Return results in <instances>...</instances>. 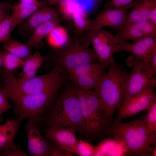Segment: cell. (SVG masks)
I'll return each instance as SVG.
<instances>
[{
    "mask_svg": "<svg viewBox=\"0 0 156 156\" xmlns=\"http://www.w3.org/2000/svg\"><path fill=\"white\" fill-rule=\"evenodd\" d=\"M57 94L41 118L39 128L46 130L53 126H74L77 128L78 131L84 132L85 125L75 84Z\"/></svg>",
    "mask_w": 156,
    "mask_h": 156,
    "instance_id": "1",
    "label": "cell"
},
{
    "mask_svg": "<svg viewBox=\"0 0 156 156\" xmlns=\"http://www.w3.org/2000/svg\"><path fill=\"white\" fill-rule=\"evenodd\" d=\"M76 90L85 125L86 140L96 141L104 139L112 121L106 115L96 91L79 88Z\"/></svg>",
    "mask_w": 156,
    "mask_h": 156,
    "instance_id": "2",
    "label": "cell"
},
{
    "mask_svg": "<svg viewBox=\"0 0 156 156\" xmlns=\"http://www.w3.org/2000/svg\"><path fill=\"white\" fill-rule=\"evenodd\" d=\"M65 72L56 67L44 74L20 81L12 72L2 69L0 72L1 91L8 99L18 96L34 94L46 90L65 80Z\"/></svg>",
    "mask_w": 156,
    "mask_h": 156,
    "instance_id": "3",
    "label": "cell"
},
{
    "mask_svg": "<svg viewBox=\"0 0 156 156\" xmlns=\"http://www.w3.org/2000/svg\"><path fill=\"white\" fill-rule=\"evenodd\" d=\"M108 68L94 89L107 117L112 121L115 112L121 103L129 73L115 62Z\"/></svg>",
    "mask_w": 156,
    "mask_h": 156,
    "instance_id": "4",
    "label": "cell"
},
{
    "mask_svg": "<svg viewBox=\"0 0 156 156\" xmlns=\"http://www.w3.org/2000/svg\"><path fill=\"white\" fill-rule=\"evenodd\" d=\"M76 36L70 38L68 43L57 49H51L44 60L52 61L53 67H56L66 73L80 64L97 62L96 55L93 50L88 47L90 41L84 36Z\"/></svg>",
    "mask_w": 156,
    "mask_h": 156,
    "instance_id": "5",
    "label": "cell"
},
{
    "mask_svg": "<svg viewBox=\"0 0 156 156\" xmlns=\"http://www.w3.org/2000/svg\"><path fill=\"white\" fill-rule=\"evenodd\" d=\"M63 83H59L41 92L11 98L10 99L14 104L13 108L14 117L24 116L39 127L41 118Z\"/></svg>",
    "mask_w": 156,
    "mask_h": 156,
    "instance_id": "6",
    "label": "cell"
},
{
    "mask_svg": "<svg viewBox=\"0 0 156 156\" xmlns=\"http://www.w3.org/2000/svg\"><path fill=\"white\" fill-rule=\"evenodd\" d=\"M126 63L133 70L129 73L121 103L147 88H154L156 85L155 75L149 71L143 61L131 55L128 57Z\"/></svg>",
    "mask_w": 156,
    "mask_h": 156,
    "instance_id": "7",
    "label": "cell"
},
{
    "mask_svg": "<svg viewBox=\"0 0 156 156\" xmlns=\"http://www.w3.org/2000/svg\"><path fill=\"white\" fill-rule=\"evenodd\" d=\"M133 3L120 8L105 9L91 20V25L86 33L93 36L105 27H112L118 31L124 26L126 15L132 8Z\"/></svg>",
    "mask_w": 156,
    "mask_h": 156,
    "instance_id": "8",
    "label": "cell"
},
{
    "mask_svg": "<svg viewBox=\"0 0 156 156\" xmlns=\"http://www.w3.org/2000/svg\"><path fill=\"white\" fill-rule=\"evenodd\" d=\"M110 137L123 143L128 154L140 156L133 121L124 122L114 120L110 124L107 134L106 137Z\"/></svg>",
    "mask_w": 156,
    "mask_h": 156,
    "instance_id": "9",
    "label": "cell"
},
{
    "mask_svg": "<svg viewBox=\"0 0 156 156\" xmlns=\"http://www.w3.org/2000/svg\"><path fill=\"white\" fill-rule=\"evenodd\" d=\"M156 102L153 88H147L122 102L118 108V115L115 120L121 121L123 119L134 116L148 109Z\"/></svg>",
    "mask_w": 156,
    "mask_h": 156,
    "instance_id": "10",
    "label": "cell"
},
{
    "mask_svg": "<svg viewBox=\"0 0 156 156\" xmlns=\"http://www.w3.org/2000/svg\"><path fill=\"white\" fill-rule=\"evenodd\" d=\"M114 36L111 32L102 29L94 35L91 44L97 59V62L106 69L114 62L116 43Z\"/></svg>",
    "mask_w": 156,
    "mask_h": 156,
    "instance_id": "11",
    "label": "cell"
},
{
    "mask_svg": "<svg viewBox=\"0 0 156 156\" xmlns=\"http://www.w3.org/2000/svg\"><path fill=\"white\" fill-rule=\"evenodd\" d=\"M121 51L130 53L135 57L146 62L150 56L156 52V34L132 43L125 41L116 43L115 52Z\"/></svg>",
    "mask_w": 156,
    "mask_h": 156,
    "instance_id": "12",
    "label": "cell"
},
{
    "mask_svg": "<svg viewBox=\"0 0 156 156\" xmlns=\"http://www.w3.org/2000/svg\"><path fill=\"white\" fill-rule=\"evenodd\" d=\"M77 128L72 126L62 127L52 126L46 130V137L63 149L73 154H77L78 141L75 133Z\"/></svg>",
    "mask_w": 156,
    "mask_h": 156,
    "instance_id": "13",
    "label": "cell"
},
{
    "mask_svg": "<svg viewBox=\"0 0 156 156\" xmlns=\"http://www.w3.org/2000/svg\"><path fill=\"white\" fill-rule=\"evenodd\" d=\"M57 9L47 5L38 9L20 24L18 32L21 36L29 37L37 26L46 21L59 17Z\"/></svg>",
    "mask_w": 156,
    "mask_h": 156,
    "instance_id": "14",
    "label": "cell"
},
{
    "mask_svg": "<svg viewBox=\"0 0 156 156\" xmlns=\"http://www.w3.org/2000/svg\"><path fill=\"white\" fill-rule=\"evenodd\" d=\"M145 116H140L133 120L137 136L140 156H152L153 147L156 145V132L148 127L145 120Z\"/></svg>",
    "mask_w": 156,
    "mask_h": 156,
    "instance_id": "15",
    "label": "cell"
},
{
    "mask_svg": "<svg viewBox=\"0 0 156 156\" xmlns=\"http://www.w3.org/2000/svg\"><path fill=\"white\" fill-rule=\"evenodd\" d=\"M118 31L114 37L116 43L129 40L135 41L156 34V25L145 21L129 25Z\"/></svg>",
    "mask_w": 156,
    "mask_h": 156,
    "instance_id": "16",
    "label": "cell"
},
{
    "mask_svg": "<svg viewBox=\"0 0 156 156\" xmlns=\"http://www.w3.org/2000/svg\"><path fill=\"white\" fill-rule=\"evenodd\" d=\"M25 128L29 153L33 156H49L48 140L40 134L39 127L32 120H28Z\"/></svg>",
    "mask_w": 156,
    "mask_h": 156,
    "instance_id": "17",
    "label": "cell"
},
{
    "mask_svg": "<svg viewBox=\"0 0 156 156\" xmlns=\"http://www.w3.org/2000/svg\"><path fill=\"white\" fill-rule=\"evenodd\" d=\"M25 118L23 116L16 119L8 118L5 123L0 125V151H7L16 147L14 143V138Z\"/></svg>",
    "mask_w": 156,
    "mask_h": 156,
    "instance_id": "18",
    "label": "cell"
},
{
    "mask_svg": "<svg viewBox=\"0 0 156 156\" xmlns=\"http://www.w3.org/2000/svg\"><path fill=\"white\" fill-rule=\"evenodd\" d=\"M155 7L156 0H137L133 3L131 10L127 14L125 23L122 28L134 23L148 21L151 11Z\"/></svg>",
    "mask_w": 156,
    "mask_h": 156,
    "instance_id": "19",
    "label": "cell"
},
{
    "mask_svg": "<svg viewBox=\"0 0 156 156\" xmlns=\"http://www.w3.org/2000/svg\"><path fill=\"white\" fill-rule=\"evenodd\" d=\"M45 5L48 6L47 0H39L37 3L32 4L20 2L13 5V12L10 15L11 18L16 27L38 9Z\"/></svg>",
    "mask_w": 156,
    "mask_h": 156,
    "instance_id": "20",
    "label": "cell"
},
{
    "mask_svg": "<svg viewBox=\"0 0 156 156\" xmlns=\"http://www.w3.org/2000/svg\"><path fill=\"white\" fill-rule=\"evenodd\" d=\"M59 17L44 22L36 27L28 37L26 43L32 48L38 49L44 38L46 37L52 30L59 25L61 21Z\"/></svg>",
    "mask_w": 156,
    "mask_h": 156,
    "instance_id": "21",
    "label": "cell"
},
{
    "mask_svg": "<svg viewBox=\"0 0 156 156\" xmlns=\"http://www.w3.org/2000/svg\"><path fill=\"white\" fill-rule=\"evenodd\" d=\"M44 60V56L38 51L28 57L24 60L22 71L18 74L17 78L20 81H23L35 76Z\"/></svg>",
    "mask_w": 156,
    "mask_h": 156,
    "instance_id": "22",
    "label": "cell"
},
{
    "mask_svg": "<svg viewBox=\"0 0 156 156\" xmlns=\"http://www.w3.org/2000/svg\"><path fill=\"white\" fill-rule=\"evenodd\" d=\"M48 45L53 49H57L65 46L70 38L66 29L59 25L54 28L46 37Z\"/></svg>",
    "mask_w": 156,
    "mask_h": 156,
    "instance_id": "23",
    "label": "cell"
},
{
    "mask_svg": "<svg viewBox=\"0 0 156 156\" xmlns=\"http://www.w3.org/2000/svg\"><path fill=\"white\" fill-rule=\"evenodd\" d=\"M103 68L78 77L73 82L79 88L85 90L94 89L102 75L106 72Z\"/></svg>",
    "mask_w": 156,
    "mask_h": 156,
    "instance_id": "24",
    "label": "cell"
},
{
    "mask_svg": "<svg viewBox=\"0 0 156 156\" xmlns=\"http://www.w3.org/2000/svg\"><path fill=\"white\" fill-rule=\"evenodd\" d=\"M3 47L5 50L24 60L31 55L32 47L12 38H10L5 41Z\"/></svg>",
    "mask_w": 156,
    "mask_h": 156,
    "instance_id": "25",
    "label": "cell"
},
{
    "mask_svg": "<svg viewBox=\"0 0 156 156\" xmlns=\"http://www.w3.org/2000/svg\"><path fill=\"white\" fill-rule=\"evenodd\" d=\"M91 20L88 18L87 12L82 5L78 3L72 18L77 34H81L84 31H88L91 26Z\"/></svg>",
    "mask_w": 156,
    "mask_h": 156,
    "instance_id": "26",
    "label": "cell"
},
{
    "mask_svg": "<svg viewBox=\"0 0 156 156\" xmlns=\"http://www.w3.org/2000/svg\"><path fill=\"white\" fill-rule=\"evenodd\" d=\"M103 68L106 69L98 62L94 63H85L79 65L68 70L66 73L68 78L73 81L79 77Z\"/></svg>",
    "mask_w": 156,
    "mask_h": 156,
    "instance_id": "27",
    "label": "cell"
},
{
    "mask_svg": "<svg viewBox=\"0 0 156 156\" xmlns=\"http://www.w3.org/2000/svg\"><path fill=\"white\" fill-rule=\"evenodd\" d=\"M2 66L3 69L8 72H12L18 68H22L24 60L5 51L0 52Z\"/></svg>",
    "mask_w": 156,
    "mask_h": 156,
    "instance_id": "28",
    "label": "cell"
},
{
    "mask_svg": "<svg viewBox=\"0 0 156 156\" xmlns=\"http://www.w3.org/2000/svg\"><path fill=\"white\" fill-rule=\"evenodd\" d=\"M78 3L76 0H61L55 5L62 18L70 22L72 21V16Z\"/></svg>",
    "mask_w": 156,
    "mask_h": 156,
    "instance_id": "29",
    "label": "cell"
},
{
    "mask_svg": "<svg viewBox=\"0 0 156 156\" xmlns=\"http://www.w3.org/2000/svg\"><path fill=\"white\" fill-rule=\"evenodd\" d=\"M16 27L10 15L0 23V43L4 42L10 38L12 30Z\"/></svg>",
    "mask_w": 156,
    "mask_h": 156,
    "instance_id": "30",
    "label": "cell"
},
{
    "mask_svg": "<svg viewBox=\"0 0 156 156\" xmlns=\"http://www.w3.org/2000/svg\"><path fill=\"white\" fill-rule=\"evenodd\" d=\"M95 150L88 142L80 140L78 141L77 154L80 156L94 155Z\"/></svg>",
    "mask_w": 156,
    "mask_h": 156,
    "instance_id": "31",
    "label": "cell"
},
{
    "mask_svg": "<svg viewBox=\"0 0 156 156\" xmlns=\"http://www.w3.org/2000/svg\"><path fill=\"white\" fill-rule=\"evenodd\" d=\"M145 120L148 128L152 131L156 132V102L148 109Z\"/></svg>",
    "mask_w": 156,
    "mask_h": 156,
    "instance_id": "32",
    "label": "cell"
},
{
    "mask_svg": "<svg viewBox=\"0 0 156 156\" xmlns=\"http://www.w3.org/2000/svg\"><path fill=\"white\" fill-rule=\"evenodd\" d=\"M48 141L49 147V156H73V154L61 148L49 139Z\"/></svg>",
    "mask_w": 156,
    "mask_h": 156,
    "instance_id": "33",
    "label": "cell"
},
{
    "mask_svg": "<svg viewBox=\"0 0 156 156\" xmlns=\"http://www.w3.org/2000/svg\"><path fill=\"white\" fill-rule=\"evenodd\" d=\"M13 5L10 0L7 2L0 1V23L10 15Z\"/></svg>",
    "mask_w": 156,
    "mask_h": 156,
    "instance_id": "34",
    "label": "cell"
},
{
    "mask_svg": "<svg viewBox=\"0 0 156 156\" xmlns=\"http://www.w3.org/2000/svg\"><path fill=\"white\" fill-rule=\"evenodd\" d=\"M134 0H110L105 5V9L120 8H123Z\"/></svg>",
    "mask_w": 156,
    "mask_h": 156,
    "instance_id": "35",
    "label": "cell"
},
{
    "mask_svg": "<svg viewBox=\"0 0 156 156\" xmlns=\"http://www.w3.org/2000/svg\"><path fill=\"white\" fill-rule=\"evenodd\" d=\"M0 89V118L2 114L12 106Z\"/></svg>",
    "mask_w": 156,
    "mask_h": 156,
    "instance_id": "36",
    "label": "cell"
},
{
    "mask_svg": "<svg viewBox=\"0 0 156 156\" xmlns=\"http://www.w3.org/2000/svg\"><path fill=\"white\" fill-rule=\"evenodd\" d=\"M0 156H27L25 152L20 150L17 146L15 148L6 151H0Z\"/></svg>",
    "mask_w": 156,
    "mask_h": 156,
    "instance_id": "37",
    "label": "cell"
},
{
    "mask_svg": "<svg viewBox=\"0 0 156 156\" xmlns=\"http://www.w3.org/2000/svg\"><path fill=\"white\" fill-rule=\"evenodd\" d=\"M148 21L153 24L156 25V7L151 11L149 15Z\"/></svg>",
    "mask_w": 156,
    "mask_h": 156,
    "instance_id": "38",
    "label": "cell"
},
{
    "mask_svg": "<svg viewBox=\"0 0 156 156\" xmlns=\"http://www.w3.org/2000/svg\"><path fill=\"white\" fill-rule=\"evenodd\" d=\"M38 0H20V2L28 3H34L38 2Z\"/></svg>",
    "mask_w": 156,
    "mask_h": 156,
    "instance_id": "39",
    "label": "cell"
},
{
    "mask_svg": "<svg viewBox=\"0 0 156 156\" xmlns=\"http://www.w3.org/2000/svg\"><path fill=\"white\" fill-rule=\"evenodd\" d=\"M47 5L50 6L53 5H55L61 0H47Z\"/></svg>",
    "mask_w": 156,
    "mask_h": 156,
    "instance_id": "40",
    "label": "cell"
},
{
    "mask_svg": "<svg viewBox=\"0 0 156 156\" xmlns=\"http://www.w3.org/2000/svg\"><path fill=\"white\" fill-rule=\"evenodd\" d=\"M1 62V55L0 53V72L1 71V67H2Z\"/></svg>",
    "mask_w": 156,
    "mask_h": 156,
    "instance_id": "41",
    "label": "cell"
},
{
    "mask_svg": "<svg viewBox=\"0 0 156 156\" xmlns=\"http://www.w3.org/2000/svg\"><path fill=\"white\" fill-rule=\"evenodd\" d=\"M95 0L98 2H100L103 1L104 0Z\"/></svg>",
    "mask_w": 156,
    "mask_h": 156,
    "instance_id": "42",
    "label": "cell"
}]
</instances>
